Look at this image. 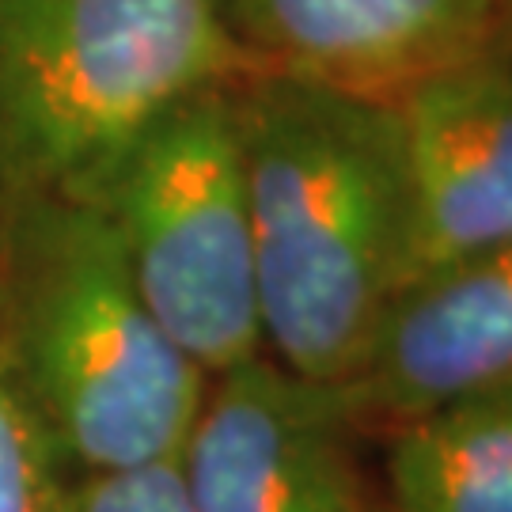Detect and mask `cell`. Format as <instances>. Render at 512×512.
Listing matches in <instances>:
<instances>
[{"mask_svg": "<svg viewBox=\"0 0 512 512\" xmlns=\"http://www.w3.org/2000/svg\"><path fill=\"white\" fill-rule=\"evenodd\" d=\"M262 342L346 384L410 281L414 183L403 110L281 73L236 80Z\"/></svg>", "mask_w": 512, "mask_h": 512, "instance_id": "1", "label": "cell"}, {"mask_svg": "<svg viewBox=\"0 0 512 512\" xmlns=\"http://www.w3.org/2000/svg\"><path fill=\"white\" fill-rule=\"evenodd\" d=\"M0 368L65 475L175 459L209 387L84 194L0 205Z\"/></svg>", "mask_w": 512, "mask_h": 512, "instance_id": "2", "label": "cell"}, {"mask_svg": "<svg viewBox=\"0 0 512 512\" xmlns=\"http://www.w3.org/2000/svg\"><path fill=\"white\" fill-rule=\"evenodd\" d=\"M243 73L217 0H0V205L88 190L160 114Z\"/></svg>", "mask_w": 512, "mask_h": 512, "instance_id": "3", "label": "cell"}, {"mask_svg": "<svg viewBox=\"0 0 512 512\" xmlns=\"http://www.w3.org/2000/svg\"><path fill=\"white\" fill-rule=\"evenodd\" d=\"M236 80L160 114L80 190L156 323L209 376L266 353Z\"/></svg>", "mask_w": 512, "mask_h": 512, "instance_id": "4", "label": "cell"}, {"mask_svg": "<svg viewBox=\"0 0 512 512\" xmlns=\"http://www.w3.org/2000/svg\"><path fill=\"white\" fill-rule=\"evenodd\" d=\"M361 437L346 387L258 353L209 376L175 467L194 512H353Z\"/></svg>", "mask_w": 512, "mask_h": 512, "instance_id": "5", "label": "cell"}, {"mask_svg": "<svg viewBox=\"0 0 512 512\" xmlns=\"http://www.w3.org/2000/svg\"><path fill=\"white\" fill-rule=\"evenodd\" d=\"M247 73H281L399 103L478 57L497 0H217Z\"/></svg>", "mask_w": 512, "mask_h": 512, "instance_id": "6", "label": "cell"}, {"mask_svg": "<svg viewBox=\"0 0 512 512\" xmlns=\"http://www.w3.org/2000/svg\"><path fill=\"white\" fill-rule=\"evenodd\" d=\"M512 380V247L444 262L391 300L346 384L361 429L421 418Z\"/></svg>", "mask_w": 512, "mask_h": 512, "instance_id": "7", "label": "cell"}, {"mask_svg": "<svg viewBox=\"0 0 512 512\" xmlns=\"http://www.w3.org/2000/svg\"><path fill=\"white\" fill-rule=\"evenodd\" d=\"M399 110L414 183L410 281L444 262L512 247L509 57L482 50L418 84Z\"/></svg>", "mask_w": 512, "mask_h": 512, "instance_id": "8", "label": "cell"}, {"mask_svg": "<svg viewBox=\"0 0 512 512\" xmlns=\"http://www.w3.org/2000/svg\"><path fill=\"white\" fill-rule=\"evenodd\" d=\"M387 501L395 512H512V380L399 425Z\"/></svg>", "mask_w": 512, "mask_h": 512, "instance_id": "9", "label": "cell"}, {"mask_svg": "<svg viewBox=\"0 0 512 512\" xmlns=\"http://www.w3.org/2000/svg\"><path fill=\"white\" fill-rule=\"evenodd\" d=\"M61 463L0 368V512H50Z\"/></svg>", "mask_w": 512, "mask_h": 512, "instance_id": "10", "label": "cell"}, {"mask_svg": "<svg viewBox=\"0 0 512 512\" xmlns=\"http://www.w3.org/2000/svg\"><path fill=\"white\" fill-rule=\"evenodd\" d=\"M50 512H194L175 459L114 467V471H69L61 475Z\"/></svg>", "mask_w": 512, "mask_h": 512, "instance_id": "11", "label": "cell"}, {"mask_svg": "<svg viewBox=\"0 0 512 512\" xmlns=\"http://www.w3.org/2000/svg\"><path fill=\"white\" fill-rule=\"evenodd\" d=\"M486 50H494V54L509 57L512 61V0H497L494 38H490V46H486Z\"/></svg>", "mask_w": 512, "mask_h": 512, "instance_id": "12", "label": "cell"}, {"mask_svg": "<svg viewBox=\"0 0 512 512\" xmlns=\"http://www.w3.org/2000/svg\"><path fill=\"white\" fill-rule=\"evenodd\" d=\"M353 512H395V505H391L387 497H384V501H372V497H365V501H361Z\"/></svg>", "mask_w": 512, "mask_h": 512, "instance_id": "13", "label": "cell"}]
</instances>
